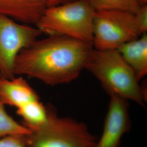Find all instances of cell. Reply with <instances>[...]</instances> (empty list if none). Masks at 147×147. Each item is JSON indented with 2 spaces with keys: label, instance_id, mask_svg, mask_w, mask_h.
I'll return each instance as SVG.
<instances>
[{
  "label": "cell",
  "instance_id": "cell-13",
  "mask_svg": "<svg viewBox=\"0 0 147 147\" xmlns=\"http://www.w3.org/2000/svg\"><path fill=\"white\" fill-rule=\"evenodd\" d=\"M31 132L26 126L19 123L7 113L0 99V138L11 135L27 136Z\"/></svg>",
  "mask_w": 147,
  "mask_h": 147
},
{
  "label": "cell",
  "instance_id": "cell-1",
  "mask_svg": "<svg viewBox=\"0 0 147 147\" xmlns=\"http://www.w3.org/2000/svg\"><path fill=\"white\" fill-rule=\"evenodd\" d=\"M92 44L70 37L51 35L37 39L16 57L15 75H26L49 86L77 79L93 50Z\"/></svg>",
  "mask_w": 147,
  "mask_h": 147
},
{
  "label": "cell",
  "instance_id": "cell-12",
  "mask_svg": "<svg viewBox=\"0 0 147 147\" xmlns=\"http://www.w3.org/2000/svg\"><path fill=\"white\" fill-rule=\"evenodd\" d=\"M95 11H119L136 13L139 0H86Z\"/></svg>",
  "mask_w": 147,
  "mask_h": 147
},
{
  "label": "cell",
  "instance_id": "cell-15",
  "mask_svg": "<svg viewBox=\"0 0 147 147\" xmlns=\"http://www.w3.org/2000/svg\"><path fill=\"white\" fill-rule=\"evenodd\" d=\"M135 20L140 36L147 32V5H141L135 13Z\"/></svg>",
  "mask_w": 147,
  "mask_h": 147
},
{
  "label": "cell",
  "instance_id": "cell-11",
  "mask_svg": "<svg viewBox=\"0 0 147 147\" xmlns=\"http://www.w3.org/2000/svg\"><path fill=\"white\" fill-rule=\"evenodd\" d=\"M16 113L24 121V125L30 130L41 126L47 121L48 108L39 100H34L16 108Z\"/></svg>",
  "mask_w": 147,
  "mask_h": 147
},
{
  "label": "cell",
  "instance_id": "cell-5",
  "mask_svg": "<svg viewBox=\"0 0 147 147\" xmlns=\"http://www.w3.org/2000/svg\"><path fill=\"white\" fill-rule=\"evenodd\" d=\"M140 36L135 14L123 11H95L92 42L94 49L117 50Z\"/></svg>",
  "mask_w": 147,
  "mask_h": 147
},
{
  "label": "cell",
  "instance_id": "cell-3",
  "mask_svg": "<svg viewBox=\"0 0 147 147\" xmlns=\"http://www.w3.org/2000/svg\"><path fill=\"white\" fill-rule=\"evenodd\" d=\"M95 12L86 0H73L47 7L36 26L47 36H65L92 45Z\"/></svg>",
  "mask_w": 147,
  "mask_h": 147
},
{
  "label": "cell",
  "instance_id": "cell-2",
  "mask_svg": "<svg viewBox=\"0 0 147 147\" xmlns=\"http://www.w3.org/2000/svg\"><path fill=\"white\" fill-rule=\"evenodd\" d=\"M110 95L144 106L145 95L136 75L117 50L93 49L86 68Z\"/></svg>",
  "mask_w": 147,
  "mask_h": 147
},
{
  "label": "cell",
  "instance_id": "cell-7",
  "mask_svg": "<svg viewBox=\"0 0 147 147\" xmlns=\"http://www.w3.org/2000/svg\"><path fill=\"white\" fill-rule=\"evenodd\" d=\"M110 97L102 134L95 147H119L122 137L131 127L128 100Z\"/></svg>",
  "mask_w": 147,
  "mask_h": 147
},
{
  "label": "cell",
  "instance_id": "cell-8",
  "mask_svg": "<svg viewBox=\"0 0 147 147\" xmlns=\"http://www.w3.org/2000/svg\"><path fill=\"white\" fill-rule=\"evenodd\" d=\"M47 7L45 0H0V14L33 26Z\"/></svg>",
  "mask_w": 147,
  "mask_h": 147
},
{
  "label": "cell",
  "instance_id": "cell-16",
  "mask_svg": "<svg viewBox=\"0 0 147 147\" xmlns=\"http://www.w3.org/2000/svg\"><path fill=\"white\" fill-rule=\"evenodd\" d=\"M71 1L73 0H45L47 7L53 5H58Z\"/></svg>",
  "mask_w": 147,
  "mask_h": 147
},
{
  "label": "cell",
  "instance_id": "cell-9",
  "mask_svg": "<svg viewBox=\"0 0 147 147\" xmlns=\"http://www.w3.org/2000/svg\"><path fill=\"white\" fill-rule=\"evenodd\" d=\"M0 99L5 105L18 108L28 102L39 100V98L23 78L7 79L0 77Z\"/></svg>",
  "mask_w": 147,
  "mask_h": 147
},
{
  "label": "cell",
  "instance_id": "cell-10",
  "mask_svg": "<svg viewBox=\"0 0 147 147\" xmlns=\"http://www.w3.org/2000/svg\"><path fill=\"white\" fill-rule=\"evenodd\" d=\"M117 50L140 81L147 74V33L126 42Z\"/></svg>",
  "mask_w": 147,
  "mask_h": 147
},
{
  "label": "cell",
  "instance_id": "cell-6",
  "mask_svg": "<svg viewBox=\"0 0 147 147\" xmlns=\"http://www.w3.org/2000/svg\"><path fill=\"white\" fill-rule=\"evenodd\" d=\"M42 34L36 26L22 24L0 14V77H15L14 65L16 56Z\"/></svg>",
  "mask_w": 147,
  "mask_h": 147
},
{
  "label": "cell",
  "instance_id": "cell-14",
  "mask_svg": "<svg viewBox=\"0 0 147 147\" xmlns=\"http://www.w3.org/2000/svg\"><path fill=\"white\" fill-rule=\"evenodd\" d=\"M0 147H28L26 136L11 135L1 138Z\"/></svg>",
  "mask_w": 147,
  "mask_h": 147
},
{
  "label": "cell",
  "instance_id": "cell-4",
  "mask_svg": "<svg viewBox=\"0 0 147 147\" xmlns=\"http://www.w3.org/2000/svg\"><path fill=\"white\" fill-rule=\"evenodd\" d=\"M47 119L26 136L28 147H95L96 140L86 124L69 117H59L48 107Z\"/></svg>",
  "mask_w": 147,
  "mask_h": 147
}]
</instances>
